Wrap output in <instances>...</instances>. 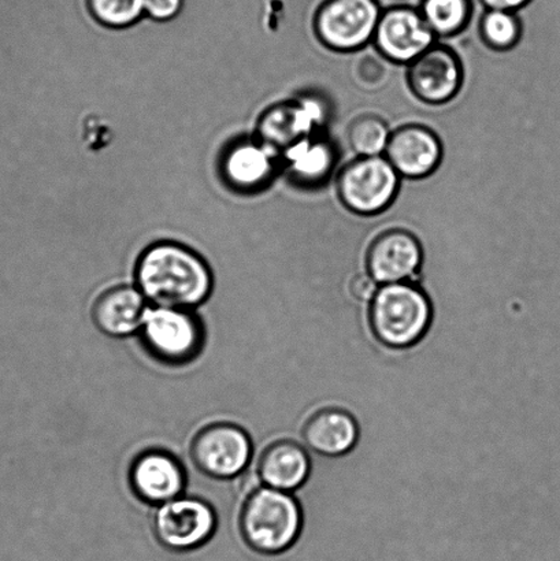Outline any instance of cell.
Listing matches in <instances>:
<instances>
[{
  "mask_svg": "<svg viewBox=\"0 0 560 561\" xmlns=\"http://www.w3.org/2000/svg\"><path fill=\"white\" fill-rule=\"evenodd\" d=\"M356 76L359 77L362 85L377 87L382 82L384 77L387 76L386 68H382L380 60L366 55V57L358 60L356 65Z\"/></svg>",
  "mask_w": 560,
  "mask_h": 561,
  "instance_id": "d4e9b609",
  "label": "cell"
},
{
  "mask_svg": "<svg viewBox=\"0 0 560 561\" xmlns=\"http://www.w3.org/2000/svg\"><path fill=\"white\" fill-rule=\"evenodd\" d=\"M424 252L419 239L403 229L388 230L367 251V273L378 285L411 283L420 272Z\"/></svg>",
  "mask_w": 560,
  "mask_h": 561,
  "instance_id": "7c38bea8",
  "label": "cell"
},
{
  "mask_svg": "<svg viewBox=\"0 0 560 561\" xmlns=\"http://www.w3.org/2000/svg\"><path fill=\"white\" fill-rule=\"evenodd\" d=\"M254 455V445L245 428L232 422H214L192 438V463L203 476L229 481L243 474Z\"/></svg>",
  "mask_w": 560,
  "mask_h": 561,
  "instance_id": "52a82bcc",
  "label": "cell"
},
{
  "mask_svg": "<svg viewBox=\"0 0 560 561\" xmlns=\"http://www.w3.org/2000/svg\"><path fill=\"white\" fill-rule=\"evenodd\" d=\"M93 19L103 26L129 27L146 15V0H88Z\"/></svg>",
  "mask_w": 560,
  "mask_h": 561,
  "instance_id": "603a6c76",
  "label": "cell"
},
{
  "mask_svg": "<svg viewBox=\"0 0 560 561\" xmlns=\"http://www.w3.org/2000/svg\"><path fill=\"white\" fill-rule=\"evenodd\" d=\"M391 139L386 121L377 115L356 118L348 129L350 147L358 157L384 156Z\"/></svg>",
  "mask_w": 560,
  "mask_h": 561,
  "instance_id": "44dd1931",
  "label": "cell"
},
{
  "mask_svg": "<svg viewBox=\"0 0 560 561\" xmlns=\"http://www.w3.org/2000/svg\"><path fill=\"white\" fill-rule=\"evenodd\" d=\"M142 348L170 367L194 363L206 345V328L194 310L148 306L139 330Z\"/></svg>",
  "mask_w": 560,
  "mask_h": 561,
  "instance_id": "277c9868",
  "label": "cell"
},
{
  "mask_svg": "<svg viewBox=\"0 0 560 561\" xmlns=\"http://www.w3.org/2000/svg\"><path fill=\"white\" fill-rule=\"evenodd\" d=\"M136 286L151 306L195 310L212 295L210 268L183 245H152L136 267Z\"/></svg>",
  "mask_w": 560,
  "mask_h": 561,
  "instance_id": "6da1fadb",
  "label": "cell"
},
{
  "mask_svg": "<svg viewBox=\"0 0 560 561\" xmlns=\"http://www.w3.org/2000/svg\"><path fill=\"white\" fill-rule=\"evenodd\" d=\"M273 151L266 145L241 142L229 151L224 172L229 183L238 188H258L272 178Z\"/></svg>",
  "mask_w": 560,
  "mask_h": 561,
  "instance_id": "ac0fdd59",
  "label": "cell"
},
{
  "mask_svg": "<svg viewBox=\"0 0 560 561\" xmlns=\"http://www.w3.org/2000/svg\"><path fill=\"white\" fill-rule=\"evenodd\" d=\"M408 81L410 90L420 101L447 103L462 88V64L452 48L435 44L409 65Z\"/></svg>",
  "mask_w": 560,
  "mask_h": 561,
  "instance_id": "8fae6325",
  "label": "cell"
},
{
  "mask_svg": "<svg viewBox=\"0 0 560 561\" xmlns=\"http://www.w3.org/2000/svg\"><path fill=\"white\" fill-rule=\"evenodd\" d=\"M400 175L384 156L358 157L340 170L338 194L350 211L376 216L392 205Z\"/></svg>",
  "mask_w": 560,
  "mask_h": 561,
  "instance_id": "ba28073f",
  "label": "cell"
},
{
  "mask_svg": "<svg viewBox=\"0 0 560 561\" xmlns=\"http://www.w3.org/2000/svg\"><path fill=\"white\" fill-rule=\"evenodd\" d=\"M256 472L263 486L293 493L309 480L310 456L293 439H278L263 450Z\"/></svg>",
  "mask_w": 560,
  "mask_h": 561,
  "instance_id": "9a60e30c",
  "label": "cell"
},
{
  "mask_svg": "<svg viewBox=\"0 0 560 561\" xmlns=\"http://www.w3.org/2000/svg\"><path fill=\"white\" fill-rule=\"evenodd\" d=\"M479 2L484 5L485 10H503L517 13V11L524 10L534 0H479Z\"/></svg>",
  "mask_w": 560,
  "mask_h": 561,
  "instance_id": "4316f807",
  "label": "cell"
},
{
  "mask_svg": "<svg viewBox=\"0 0 560 561\" xmlns=\"http://www.w3.org/2000/svg\"><path fill=\"white\" fill-rule=\"evenodd\" d=\"M358 438V423L348 412L339 409L318 411L304 428L307 447L331 458L350 453Z\"/></svg>",
  "mask_w": 560,
  "mask_h": 561,
  "instance_id": "e0dca14e",
  "label": "cell"
},
{
  "mask_svg": "<svg viewBox=\"0 0 560 561\" xmlns=\"http://www.w3.org/2000/svg\"><path fill=\"white\" fill-rule=\"evenodd\" d=\"M369 322L380 343L389 348H409L431 327V301L413 283L380 285L370 300Z\"/></svg>",
  "mask_w": 560,
  "mask_h": 561,
  "instance_id": "3957f363",
  "label": "cell"
},
{
  "mask_svg": "<svg viewBox=\"0 0 560 561\" xmlns=\"http://www.w3.org/2000/svg\"><path fill=\"white\" fill-rule=\"evenodd\" d=\"M294 178L307 185L323 183L336 163V152L331 141L321 137H305L285 151Z\"/></svg>",
  "mask_w": 560,
  "mask_h": 561,
  "instance_id": "d6986e66",
  "label": "cell"
},
{
  "mask_svg": "<svg viewBox=\"0 0 560 561\" xmlns=\"http://www.w3.org/2000/svg\"><path fill=\"white\" fill-rule=\"evenodd\" d=\"M381 14L378 0H323L312 25L323 46L354 53L373 42Z\"/></svg>",
  "mask_w": 560,
  "mask_h": 561,
  "instance_id": "8992f818",
  "label": "cell"
},
{
  "mask_svg": "<svg viewBox=\"0 0 560 561\" xmlns=\"http://www.w3.org/2000/svg\"><path fill=\"white\" fill-rule=\"evenodd\" d=\"M473 0H421L420 11L436 37L458 35L473 16Z\"/></svg>",
  "mask_w": 560,
  "mask_h": 561,
  "instance_id": "ffe728a7",
  "label": "cell"
},
{
  "mask_svg": "<svg viewBox=\"0 0 560 561\" xmlns=\"http://www.w3.org/2000/svg\"><path fill=\"white\" fill-rule=\"evenodd\" d=\"M185 0H146V15L156 22H170L179 19Z\"/></svg>",
  "mask_w": 560,
  "mask_h": 561,
  "instance_id": "cb8c5ba5",
  "label": "cell"
},
{
  "mask_svg": "<svg viewBox=\"0 0 560 561\" xmlns=\"http://www.w3.org/2000/svg\"><path fill=\"white\" fill-rule=\"evenodd\" d=\"M480 36L488 47L506 51L515 47L523 33L517 13L503 10H485L480 20Z\"/></svg>",
  "mask_w": 560,
  "mask_h": 561,
  "instance_id": "7402d4cb",
  "label": "cell"
},
{
  "mask_svg": "<svg viewBox=\"0 0 560 561\" xmlns=\"http://www.w3.org/2000/svg\"><path fill=\"white\" fill-rule=\"evenodd\" d=\"M304 514L293 493L261 485L245 497L239 514L241 540L261 557H279L295 547Z\"/></svg>",
  "mask_w": 560,
  "mask_h": 561,
  "instance_id": "7a4b0ae2",
  "label": "cell"
},
{
  "mask_svg": "<svg viewBox=\"0 0 560 561\" xmlns=\"http://www.w3.org/2000/svg\"><path fill=\"white\" fill-rule=\"evenodd\" d=\"M150 302L137 286L118 285L104 290L93 302L91 318L99 332L113 339L139 333Z\"/></svg>",
  "mask_w": 560,
  "mask_h": 561,
  "instance_id": "5bb4252c",
  "label": "cell"
},
{
  "mask_svg": "<svg viewBox=\"0 0 560 561\" xmlns=\"http://www.w3.org/2000/svg\"><path fill=\"white\" fill-rule=\"evenodd\" d=\"M384 157L400 178L420 180L442 163L443 146L435 131L426 126L405 125L392 131Z\"/></svg>",
  "mask_w": 560,
  "mask_h": 561,
  "instance_id": "4fadbf2b",
  "label": "cell"
},
{
  "mask_svg": "<svg viewBox=\"0 0 560 561\" xmlns=\"http://www.w3.org/2000/svg\"><path fill=\"white\" fill-rule=\"evenodd\" d=\"M380 285L376 283L375 279L372 278L370 274H361V276H356L353 280H351V294L355 297V299L362 301H369L377 294Z\"/></svg>",
  "mask_w": 560,
  "mask_h": 561,
  "instance_id": "484cf974",
  "label": "cell"
},
{
  "mask_svg": "<svg viewBox=\"0 0 560 561\" xmlns=\"http://www.w3.org/2000/svg\"><path fill=\"white\" fill-rule=\"evenodd\" d=\"M325 107L317 99L282 104L271 110L261 123V135L268 147L294 146L311 136L316 126L325 121Z\"/></svg>",
  "mask_w": 560,
  "mask_h": 561,
  "instance_id": "2e32d148",
  "label": "cell"
},
{
  "mask_svg": "<svg viewBox=\"0 0 560 561\" xmlns=\"http://www.w3.org/2000/svg\"><path fill=\"white\" fill-rule=\"evenodd\" d=\"M436 38L420 9L398 4L382 10L373 44L389 62L410 65L435 46Z\"/></svg>",
  "mask_w": 560,
  "mask_h": 561,
  "instance_id": "9c48e42d",
  "label": "cell"
},
{
  "mask_svg": "<svg viewBox=\"0 0 560 561\" xmlns=\"http://www.w3.org/2000/svg\"><path fill=\"white\" fill-rule=\"evenodd\" d=\"M129 486L140 502L156 508L183 496L186 471L178 456L164 449H147L132 461Z\"/></svg>",
  "mask_w": 560,
  "mask_h": 561,
  "instance_id": "30bf717a",
  "label": "cell"
},
{
  "mask_svg": "<svg viewBox=\"0 0 560 561\" xmlns=\"http://www.w3.org/2000/svg\"><path fill=\"white\" fill-rule=\"evenodd\" d=\"M218 516L210 503L180 496L153 510L151 529L159 546L172 553L195 552L216 535Z\"/></svg>",
  "mask_w": 560,
  "mask_h": 561,
  "instance_id": "5b68a950",
  "label": "cell"
}]
</instances>
